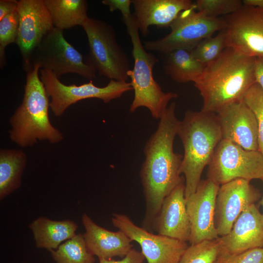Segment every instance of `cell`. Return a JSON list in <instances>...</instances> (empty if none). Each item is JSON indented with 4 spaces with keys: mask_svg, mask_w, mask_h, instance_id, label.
<instances>
[{
    "mask_svg": "<svg viewBox=\"0 0 263 263\" xmlns=\"http://www.w3.org/2000/svg\"><path fill=\"white\" fill-rule=\"evenodd\" d=\"M176 103L168 106L159 119L158 127L147 141L145 159L140 171L146 203L142 227L152 232L153 221L167 195L181 182L183 156L173 150L180 120L175 113Z\"/></svg>",
    "mask_w": 263,
    "mask_h": 263,
    "instance_id": "1",
    "label": "cell"
},
{
    "mask_svg": "<svg viewBox=\"0 0 263 263\" xmlns=\"http://www.w3.org/2000/svg\"><path fill=\"white\" fill-rule=\"evenodd\" d=\"M256 58L226 47L206 65L194 82L203 98L202 111L217 113L224 107L243 100L255 82Z\"/></svg>",
    "mask_w": 263,
    "mask_h": 263,
    "instance_id": "2",
    "label": "cell"
},
{
    "mask_svg": "<svg viewBox=\"0 0 263 263\" xmlns=\"http://www.w3.org/2000/svg\"><path fill=\"white\" fill-rule=\"evenodd\" d=\"M177 135L184 149L180 172L185 178L187 200L195 192L222 133L216 113L188 110L180 121Z\"/></svg>",
    "mask_w": 263,
    "mask_h": 263,
    "instance_id": "3",
    "label": "cell"
},
{
    "mask_svg": "<svg viewBox=\"0 0 263 263\" xmlns=\"http://www.w3.org/2000/svg\"><path fill=\"white\" fill-rule=\"evenodd\" d=\"M40 69L36 65L26 72L22 103L9 120L10 138L22 148L32 147L38 140L55 144L63 139L50 122L49 96L38 75Z\"/></svg>",
    "mask_w": 263,
    "mask_h": 263,
    "instance_id": "4",
    "label": "cell"
},
{
    "mask_svg": "<svg viewBox=\"0 0 263 263\" xmlns=\"http://www.w3.org/2000/svg\"><path fill=\"white\" fill-rule=\"evenodd\" d=\"M122 19L131 40L134 59L133 69L128 73L134 94L130 112L133 113L139 108L145 107L152 117L159 119L169 101L178 95L174 93L164 92L154 79L152 70L159 60L153 54L148 53L142 45L134 15L122 16Z\"/></svg>",
    "mask_w": 263,
    "mask_h": 263,
    "instance_id": "5",
    "label": "cell"
},
{
    "mask_svg": "<svg viewBox=\"0 0 263 263\" xmlns=\"http://www.w3.org/2000/svg\"><path fill=\"white\" fill-rule=\"evenodd\" d=\"M81 26L87 35L89 46L85 61L100 75L127 81L131 70L129 60L117 42L113 27L104 21L89 17Z\"/></svg>",
    "mask_w": 263,
    "mask_h": 263,
    "instance_id": "6",
    "label": "cell"
},
{
    "mask_svg": "<svg viewBox=\"0 0 263 263\" xmlns=\"http://www.w3.org/2000/svg\"><path fill=\"white\" fill-rule=\"evenodd\" d=\"M192 8L181 12L170 26L169 34L160 39L144 42L146 50L167 54L177 49L191 51L202 40L223 30V18H212Z\"/></svg>",
    "mask_w": 263,
    "mask_h": 263,
    "instance_id": "7",
    "label": "cell"
},
{
    "mask_svg": "<svg viewBox=\"0 0 263 263\" xmlns=\"http://www.w3.org/2000/svg\"><path fill=\"white\" fill-rule=\"evenodd\" d=\"M36 65L52 71L58 78L69 73L90 79L96 77L95 69L65 39L63 30L56 27L43 38L33 51L30 69Z\"/></svg>",
    "mask_w": 263,
    "mask_h": 263,
    "instance_id": "8",
    "label": "cell"
},
{
    "mask_svg": "<svg viewBox=\"0 0 263 263\" xmlns=\"http://www.w3.org/2000/svg\"><path fill=\"white\" fill-rule=\"evenodd\" d=\"M207 177L221 186L236 179L263 180V155L222 139L208 165Z\"/></svg>",
    "mask_w": 263,
    "mask_h": 263,
    "instance_id": "9",
    "label": "cell"
},
{
    "mask_svg": "<svg viewBox=\"0 0 263 263\" xmlns=\"http://www.w3.org/2000/svg\"><path fill=\"white\" fill-rule=\"evenodd\" d=\"M40 72V78L48 96L51 98L50 108L57 117L61 116L68 107L79 101L96 98L107 103L133 90L131 82L113 79H110L103 87L95 86L92 80L79 86L66 85L52 71L41 69Z\"/></svg>",
    "mask_w": 263,
    "mask_h": 263,
    "instance_id": "10",
    "label": "cell"
},
{
    "mask_svg": "<svg viewBox=\"0 0 263 263\" xmlns=\"http://www.w3.org/2000/svg\"><path fill=\"white\" fill-rule=\"evenodd\" d=\"M223 18L226 47L263 59V8L243 4Z\"/></svg>",
    "mask_w": 263,
    "mask_h": 263,
    "instance_id": "11",
    "label": "cell"
},
{
    "mask_svg": "<svg viewBox=\"0 0 263 263\" xmlns=\"http://www.w3.org/2000/svg\"><path fill=\"white\" fill-rule=\"evenodd\" d=\"M113 225L137 242L147 263H179L188 247L187 242L155 234L136 225L126 215L113 213Z\"/></svg>",
    "mask_w": 263,
    "mask_h": 263,
    "instance_id": "12",
    "label": "cell"
},
{
    "mask_svg": "<svg viewBox=\"0 0 263 263\" xmlns=\"http://www.w3.org/2000/svg\"><path fill=\"white\" fill-rule=\"evenodd\" d=\"M19 17L18 45L27 72L31 68L33 51L43 38L54 27L50 14L44 0H18Z\"/></svg>",
    "mask_w": 263,
    "mask_h": 263,
    "instance_id": "13",
    "label": "cell"
},
{
    "mask_svg": "<svg viewBox=\"0 0 263 263\" xmlns=\"http://www.w3.org/2000/svg\"><path fill=\"white\" fill-rule=\"evenodd\" d=\"M260 197V191L247 180L236 179L220 186L215 211V225L219 236L228 233L241 213Z\"/></svg>",
    "mask_w": 263,
    "mask_h": 263,
    "instance_id": "14",
    "label": "cell"
},
{
    "mask_svg": "<svg viewBox=\"0 0 263 263\" xmlns=\"http://www.w3.org/2000/svg\"><path fill=\"white\" fill-rule=\"evenodd\" d=\"M219 187L207 178L201 180L195 192L186 200L191 227L190 244L219 237L215 225L216 199Z\"/></svg>",
    "mask_w": 263,
    "mask_h": 263,
    "instance_id": "15",
    "label": "cell"
},
{
    "mask_svg": "<svg viewBox=\"0 0 263 263\" xmlns=\"http://www.w3.org/2000/svg\"><path fill=\"white\" fill-rule=\"evenodd\" d=\"M222 139L248 150H259V131L256 117L244 100L224 107L216 113Z\"/></svg>",
    "mask_w": 263,
    "mask_h": 263,
    "instance_id": "16",
    "label": "cell"
},
{
    "mask_svg": "<svg viewBox=\"0 0 263 263\" xmlns=\"http://www.w3.org/2000/svg\"><path fill=\"white\" fill-rule=\"evenodd\" d=\"M158 234L189 242L191 227L187 209L184 177L164 199L152 225Z\"/></svg>",
    "mask_w": 263,
    "mask_h": 263,
    "instance_id": "17",
    "label": "cell"
},
{
    "mask_svg": "<svg viewBox=\"0 0 263 263\" xmlns=\"http://www.w3.org/2000/svg\"><path fill=\"white\" fill-rule=\"evenodd\" d=\"M220 252L237 254L263 247V214L254 204L244 209L226 235L218 238Z\"/></svg>",
    "mask_w": 263,
    "mask_h": 263,
    "instance_id": "18",
    "label": "cell"
},
{
    "mask_svg": "<svg viewBox=\"0 0 263 263\" xmlns=\"http://www.w3.org/2000/svg\"><path fill=\"white\" fill-rule=\"evenodd\" d=\"M132 4L139 30L145 37L150 26L169 27L181 12L196 9L190 0H132Z\"/></svg>",
    "mask_w": 263,
    "mask_h": 263,
    "instance_id": "19",
    "label": "cell"
},
{
    "mask_svg": "<svg viewBox=\"0 0 263 263\" xmlns=\"http://www.w3.org/2000/svg\"><path fill=\"white\" fill-rule=\"evenodd\" d=\"M82 222L85 229L83 236L88 248L98 259L124 257L132 248V241L123 231L108 230L95 223L86 214L82 215Z\"/></svg>",
    "mask_w": 263,
    "mask_h": 263,
    "instance_id": "20",
    "label": "cell"
},
{
    "mask_svg": "<svg viewBox=\"0 0 263 263\" xmlns=\"http://www.w3.org/2000/svg\"><path fill=\"white\" fill-rule=\"evenodd\" d=\"M29 227L37 247L51 250L75 236L78 226L72 220L55 221L41 217L32 222Z\"/></svg>",
    "mask_w": 263,
    "mask_h": 263,
    "instance_id": "21",
    "label": "cell"
},
{
    "mask_svg": "<svg viewBox=\"0 0 263 263\" xmlns=\"http://www.w3.org/2000/svg\"><path fill=\"white\" fill-rule=\"evenodd\" d=\"M27 160L21 150L1 149L0 150V199L18 189Z\"/></svg>",
    "mask_w": 263,
    "mask_h": 263,
    "instance_id": "22",
    "label": "cell"
},
{
    "mask_svg": "<svg viewBox=\"0 0 263 263\" xmlns=\"http://www.w3.org/2000/svg\"><path fill=\"white\" fill-rule=\"evenodd\" d=\"M163 54L165 73L178 83L194 82L205 67L189 50L177 49Z\"/></svg>",
    "mask_w": 263,
    "mask_h": 263,
    "instance_id": "23",
    "label": "cell"
},
{
    "mask_svg": "<svg viewBox=\"0 0 263 263\" xmlns=\"http://www.w3.org/2000/svg\"><path fill=\"white\" fill-rule=\"evenodd\" d=\"M54 27L62 30L82 26L88 17L85 0H44Z\"/></svg>",
    "mask_w": 263,
    "mask_h": 263,
    "instance_id": "24",
    "label": "cell"
},
{
    "mask_svg": "<svg viewBox=\"0 0 263 263\" xmlns=\"http://www.w3.org/2000/svg\"><path fill=\"white\" fill-rule=\"evenodd\" d=\"M56 263H94V255L87 246L83 234L79 233L50 250Z\"/></svg>",
    "mask_w": 263,
    "mask_h": 263,
    "instance_id": "25",
    "label": "cell"
},
{
    "mask_svg": "<svg viewBox=\"0 0 263 263\" xmlns=\"http://www.w3.org/2000/svg\"><path fill=\"white\" fill-rule=\"evenodd\" d=\"M226 48L225 35L222 30L216 36L202 40L191 52L194 57L206 66L217 59Z\"/></svg>",
    "mask_w": 263,
    "mask_h": 263,
    "instance_id": "26",
    "label": "cell"
},
{
    "mask_svg": "<svg viewBox=\"0 0 263 263\" xmlns=\"http://www.w3.org/2000/svg\"><path fill=\"white\" fill-rule=\"evenodd\" d=\"M218 238L190 244L179 263H215L220 251Z\"/></svg>",
    "mask_w": 263,
    "mask_h": 263,
    "instance_id": "27",
    "label": "cell"
},
{
    "mask_svg": "<svg viewBox=\"0 0 263 263\" xmlns=\"http://www.w3.org/2000/svg\"><path fill=\"white\" fill-rule=\"evenodd\" d=\"M195 4L197 11L209 17L219 18L236 12L243 3L240 0H197Z\"/></svg>",
    "mask_w": 263,
    "mask_h": 263,
    "instance_id": "28",
    "label": "cell"
},
{
    "mask_svg": "<svg viewBox=\"0 0 263 263\" xmlns=\"http://www.w3.org/2000/svg\"><path fill=\"white\" fill-rule=\"evenodd\" d=\"M243 100L254 113L259 131V150L263 155V90L257 83L245 94Z\"/></svg>",
    "mask_w": 263,
    "mask_h": 263,
    "instance_id": "29",
    "label": "cell"
},
{
    "mask_svg": "<svg viewBox=\"0 0 263 263\" xmlns=\"http://www.w3.org/2000/svg\"><path fill=\"white\" fill-rule=\"evenodd\" d=\"M19 17L18 11L7 15L0 20V64L6 63L5 50L7 46L16 43L18 33Z\"/></svg>",
    "mask_w": 263,
    "mask_h": 263,
    "instance_id": "30",
    "label": "cell"
},
{
    "mask_svg": "<svg viewBox=\"0 0 263 263\" xmlns=\"http://www.w3.org/2000/svg\"><path fill=\"white\" fill-rule=\"evenodd\" d=\"M215 263H263V247L237 254H227L220 251Z\"/></svg>",
    "mask_w": 263,
    "mask_h": 263,
    "instance_id": "31",
    "label": "cell"
},
{
    "mask_svg": "<svg viewBox=\"0 0 263 263\" xmlns=\"http://www.w3.org/2000/svg\"><path fill=\"white\" fill-rule=\"evenodd\" d=\"M145 258L142 253L132 248L121 260L115 261L104 258H99V263H143Z\"/></svg>",
    "mask_w": 263,
    "mask_h": 263,
    "instance_id": "32",
    "label": "cell"
},
{
    "mask_svg": "<svg viewBox=\"0 0 263 263\" xmlns=\"http://www.w3.org/2000/svg\"><path fill=\"white\" fill-rule=\"evenodd\" d=\"M102 3L109 7L110 12L119 10L122 16L131 14L130 6L132 0H103Z\"/></svg>",
    "mask_w": 263,
    "mask_h": 263,
    "instance_id": "33",
    "label": "cell"
},
{
    "mask_svg": "<svg viewBox=\"0 0 263 263\" xmlns=\"http://www.w3.org/2000/svg\"><path fill=\"white\" fill-rule=\"evenodd\" d=\"M18 7V0H0V20L7 15L17 11Z\"/></svg>",
    "mask_w": 263,
    "mask_h": 263,
    "instance_id": "34",
    "label": "cell"
},
{
    "mask_svg": "<svg viewBox=\"0 0 263 263\" xmlns=\"http://www.w3.org/2000/svg\"><path fill=\"white\" fill-rule=\"evenodd\" d=\"M255 82L258 83L263 90V59L256 58L255 64Z\"/></svg>",
    "mask_w": 263,
    "mask_h": 263,
    "instance_id": "35",
    "label": "cell"
},
{
    "mask_svg": "<svg viewBox=\"0 0 263 263\" xmlns=\"http://www.w3.org/2000/svg\"><path fill=\"white\" fill-rule=\"evenodd\" d=\"M244 5L254 7L263 8V0H244Z\"/></svg>",
    "mask_w": 263,
    "mask_h": 263,
    "instance_id": "36",
    "label": "cell"
},
{
    "mask_svg": "<svg viewBox=\"0 0 263 263\" xmlns=\"http://www.w3.org/2000/svg\"><path fill=\"white\" fill-rule=\"evenodd\" d=\"M261 204L262 205V206L263 207V197L262 198V200L261 201Z\"/></svg>",
    "mask_w": 263,
    "mask_h": 263,
    "instance_id": "37",
    "label": "cell"
}]
</instances>
